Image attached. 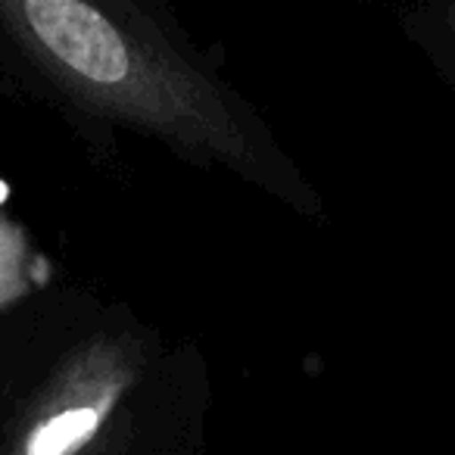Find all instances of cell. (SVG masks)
<instances>
[{"mask_svg":"<svg viewBox=\"0 0 455 455\" xmlns=\"http://www.w3.org/2000/svg\"><path fill=\"white\" fill-rule=\"evenodd\" d=\"M32 291V243L26 228L0 212V312Z\"/></svg>","mask_w":455,"mask_h":455,"instance_id":"obj_3","label":"cell"},{"mask_svg":"<svg viewBox=\"0 0 455 455\" xmlns=\"http://www.w3.org/2000/svg\"><path fill=\"white\" fill-rule=\"evenodd\" d=\"M138 371V353L125 337H94L76 347L20 411L0 455H88Z\"/></svg>","mask_w":455,"mask_h":455,"instance_id":"obj_2","label":"cell"},{"mask_svg":"<svg viewBox=\"0 0 455 455\" xmlns=\"http://www.w3.org/2000/svg\"><path fill=\"white\" fill-rule=\"evenodd\" d=\"M0 32L76 107L153 134L196 163L241 172L303 209L315 206L225 84L132 7L0 0Z\"/></svg>","mask_w":455,"mask_h":455,"instance_id":"obj_1","label":"cell"},{"mask_svg":"<svg viewBox=\"0 0 455 455\" xmlns=\"http://www.w3.org/2000/svg\"><path fill=\"white\" fill-rule=\"evenodd\" d=\"M443 16H446V28H449V35H452V38H455V4H452V7H446V13H443Z\"/></svg>","mask_w":455,"mask_h":455,"instance_id":"obj_4","label":"cell"}]
</instances>
